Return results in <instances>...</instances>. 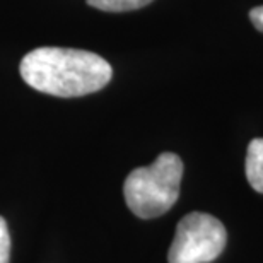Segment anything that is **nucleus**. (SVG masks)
Returning <instances> with one entry per match:
<instances>
[{
  "label": "nucleus",
  "mask_w": 263,
  "mask_h": 263,
  "mask_svg": "<svg viewBox=\"0 0 263 263\" xmlns=\"http://www.w3.org/2000/svg\"><path fill=\"white\" fill-rule=\"evenodd\" d=\"M21 77L40 92L57 98H79L101 91L113 68L103 57L86 50L41 46L21 60Z\"/></svg>",
  "instance_id": "f257e3e1"
},
{
  "label": "nucleus",
  "mask_w": 263,
  "mask_h": 263,
  "mask_svg": "<svg viewBox=\"0 0 263 263\" xmlns=\"http://www.w3.org/2000/svg\"><path fill=\"white\" fill-rule=\"evenodd\" d=\"M183 161L173 152H162L149 166L137 167L123 185L128 209L140 219L166 214L180 197Z\"/></svg>",
  "instance_id": "f03ea898"
},
{
  "label": "nucleus",
  "mask_w": 263,
  "mask_h": 263,
  "mask_svg": "<svg viewBox=\"0 0 263 263\" xmlns=\"http://www.w3.org/2000/svg\"><path fill=\"white\" fill-rule=\"evenodd\" d=\"M228 243L224 224L214 215L192 212L176 228L167 261L170 263H210L222 253Z\"/></svg>",
  "instance_id": "7ed1b4c3"
},
{
  "label": "nucleus",
  "mask_w": 263,
  "mask_h": 263,
  "mask_svg": "<svg viewBox=\"0 0 263 263\" xmlns=\"http://www.w3.org/2000/svg\"><path fill=\"white\" fill-rule=\"evenodd\" d=\"M246 178L253 190L263 193V139L251 140L246 152Z\"/></svg>",
  "instance_id": "20e7f679"
},
{
  "label": "nucleus",
  "mask_w": 263,
  "mask_h": 263,
  "mask_svg": "<svg viewBox=\"0 0 263 263\" xmlns=\"http://www.w3.org/2000/svg\"><path fill=\"white\" fill-rule=\"evenodd\" d=\"M86 2L91 7L104 12H128V10L145 7L152 0H86Z\"/></svg>",
  "instance_id": "39448f33"
},
{
  "label": "nucleus",
  "mask_w": 263,
  "mask_h": 263,
  "mask_svg": "<svg viewBox=\"0 0 263 263\" xmlns=\"http://www.w3.org/2000/svg\"><path fill=\"white\" fill-rule=\"evenodd\" d=\"M10 258V234L7 222L0 217V263H9Z\"/></svg>",
  "instance_id": "423d86ee"
},
{
  "label": "nucleus",
  "mask_w": 263,
  "mask_h": 263,
  "mask_svg": "<svg viewBox=\"0 0 263 263\" xmlns=\"http://www.w3.org/2000/svg\"><path fill=\"white\" fill-rule=\"evenodd\" d=\"M250 19H251V23H253L255 28L263 33V5L250 10Z\"/></svg>",
  "instance_id": "0eeeda50"
}]
</instances>
